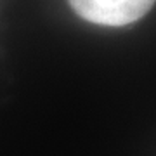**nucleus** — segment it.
Masks as SVG:
<instances>
[{"instance_id": "f257e3e1", "label": "nucleus", "mask_w": 156, "mask_h": 156, "mask_svg": "<svg viewBox=\"0 0 156 156\" xmlns=\"http://www.w3.org/2000/svg\"><path fill=\"white\" fill-rule=\"evenodd\" d=\"M73 11L101 26H125L146 16L156 0H68Z\"/></svg>"}]
</instances>
